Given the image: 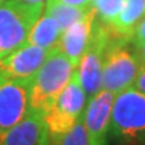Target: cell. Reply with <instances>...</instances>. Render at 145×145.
I'll return each mask as SVG.
<instances>
[{
    "mask_svg": "<svg viewBox=\"0 0 145 145\" xmlns=\"http://www.w3.org/2000/svg\"><path fill=\"white\" fill-rule=\"evenodd\" d=\"M109 138L118 145H145V93L129 88L114 95Z\"/></svg>",
    "mask_w": 145,
    "mask_h": 145,
    "instance_id": "6da1fadb",
    "label": "cell"
},
{
    "mask_svg": "<svg viewBox=\"0 0 145 145\" xmlns=\"http://www.w3.org/2000/svg\"><path fill=\"white\" fill-rule=\"evenodd\" d=\"M74 71L75 66L54 47L30 81V109L44 112L69 83Z\"/></svg>",
    "mask_w": 145,
    "mask_h": 145,
    "instance_id": "7a4b0ae2",
    "label": "cell"
},
{
    "mask_svg": "<svg viewBox=\"0 0 145 145\" xmlns=\"http://www.w3.org/2000/svg\"><path fill=\"white\" fill-rule=\"evenodd\" d=\"M43 11L44 4H28L18 0L0 3V59L26 43L31 27Z\"/></svg>",
    "mask_w": 145,
    "mask_h": 145,
    "instance_id": "3957f363",
    "label": "cell"
},
{
    "mask_svg": "<svg viewBox=\"0 0 145 145\" xmlns=\"http://www.w3.org/2000/svg\"><path fill=\"white\" fill-rule=\"evenodd\" d=\"M126 43V40L113 35L104 58L102 89L113 94L133 88L141 66L135 50L132 51Z\"/></svg>",
    "mask_w": 145,
    "mask_h": 145,
    "instance_id": "277c9868",
    "label": "cell"
},
{
    "mask_svg": "<svg viewBox=\"0 0 145 145\" xmlns=\"http://www.w3.org/2000/svg\"><path fill=\"white\" fill-rule=\"evenodd\" d=\"M86 102L88 97L81 86L77 71H74L65 89L43 112L48 135L57 136L67 132L82 117Z\"/></svg>",
    "mask_w": 145,
    "mask_h": 145,
    "instance_id": "5b68a950",
    "label": "cell"
},
{
    "mask_svg": "<svg viewBox=\"0 0 145 145\" xmlns=\"http://www.w3.org/2000/svg\"><path fill=\"white\" fill-rule=\"evenodd\" d=\"M112 31L108 26L97 19L94 24L93 35L86 51L75 67L81 86L85 90L88 99L102 89V67L108 46L112 40Z\"/></svg>",
    "mask_w": 145,
    "mask_h": 145,
    "instance_id": "8992f818",
    "label": "cell"
},
{
    "mask_svg": "<svg viewBox=\"0 0 145 145\" xmlns=\"http://www.w3.org/2000/svg\"><path fill=\"white\" fill-rule=\"evenodd\" d=\"M30 110V81L0 77V132L14 126Z\"/></svg>",
    "mask_w": 145,
    "mask_h": 145,
    "instance_id": "52a82bcc",
    "label": "cell"
},
{
    "mask_svg": "<svg viewBox=\"0 0 145 145\" xmlns=\"http://www.w3.org/2000/svg\"><path fill=\"white\" fill-rule=\"evenodd\" d=\"M114 95L105 89L90 97L82 113V121L90 145H108Z\"/></svg>",
    "mask_w": 145,
    "mask_h": 145,
    "instance_id": "ba28073f",
    "label": "cell"
},
{
    "mask_svg": "<svg viewBox=\"0 0 145 145\" xmlns=\"http://www.w3.org/2000/svg\"><path fill=\"white\" fill-rule=\"evenodd\" d=\"M51 50L24 43L0 59V74L5 78L31 81Z\"/></svg>",
    "mask_w": 145,
    "mask_h": 145,
    "instance_id": "9c48e42d",
    "label": "cell"
},
{
    "mask_svg": "<svg viewBox=\"0 0 145 145\" xmlns=\"http://www.w3.org/2000/svg\"><path fill=\"white\" fill-rule=\"evenodd\" d=\"M97 20V16L93 8L86 11V14L74 22L71 26H69L59 38L57 48L62 52L65 57L77 67L83 52L86 51L91 35H93L94 24Z\"/></svg>",
    "mask_w": 145,
    "mask_h": 145,
    "instance_id": "30bf717a",
    "label": "cell"
},
{
    "mask_svg": "<svg viewBox=\"0 0 145 145\" xmlns=\"http://www.w3.org/2000/svg\"><path fill=\"white\" fill-rule=\"evenodd\" d=\"M47 135L43 112L30 109L19 122L0 132V145H40Z\"/></svg>",
    "mask_w": 145,
    "mask_h": 145,
    "instance_id": "8fae6325",
    "label": "cell"
},
{
    "mask_svg": "<svg viewBox=\"0 0 145 145\" xmlns=\"http://www.w3.org/2000/svg\"><path fill=\"white\" fill-rule=\"evenodd\" d=\"M145 16V0H125V4L118 14L114 24L110 27L113 35L126 42H132L136 26Z\"/></svg>",
    "mask_w": 145,
    "mask_h": 145,
    "instance_id": "7c38bea8",
    "label": "cell"
},
{
    "mask_svg": "<svg viewBox=\"0 0 145 145\" xmlns=\"http://www.w3.org/2000/svg\"><path fill=\"white\" fill-rule=\"evenodd\" d=\"M61 35H62V30L58 22L43 11V14L38 18V20L31 27L26 43L35 44L46 50H52L54 47H57Z\"/></svg>",
    "mask_w": 145,
    "mask_h": 145,
    "instance_id": "4fadbf2b",
    "label": "cell"
},
{
    "mask_svg": "<svg viewBox=\"0 0 145 145\" xmlns=\"http://www.w3.org/2000/svg\"><path fill=\"white\" fill-rule=\"evenodd\" d=\"M86 11L88 10H81L78 7L66 4L61 0H47L44 4V12L58 22L62 31H65L69 26H71L74 22L81 19L86 14Z\"/></svg>",
    "mask_w": 145,
    "mask_h": 145,
    "instance_id": "5bb4252c",
    "label": "cell"
},
{
    "mask_svg": "<svg viewBox=\"0 0 145 145\" xmlns=\"http://www.w3.org/2000/svg\"><path fill=\"white\" fill-rule=\"evenodd\" d=\"M48 145H90L89 135L83 125L82 117L62 135H48Z\"/></svg>",
    "mask_w": 145,
    "mask_h": 145,
    "instance_id": "9a60e30c",
    "label": "cell"
},
{
    "mask_svg": "<svg viewBox=\"0 0 145 145\" xmlns=\"http://www.w3.org/2000/svg\"><path fill=\"white\" fill-rule=\"evenodd\" d=\"M124 4L125 0H93L91 8L95 12L97 19L110 28L114 24Z\"/></svg>",
    "mask_w": 145,
    "mask_h": 145,
    "instance_id": "2e32d148",
    "label": "cell"
},
{
    "mask_svg": "<svg viewBox=\"0 0 145 145\" xmlns=\"http://www.w3.org/2000/svg\"><path fill=\"white\" fill-rule=\"evenodd\" d=\"M145 40V16L140 20V23L136 26L133 35H132V42H141Z\"/></svg>",
    "mask_w": 145,
    "mask_h": 145,
    "instance_id": "e0dca14e",
    "label": "cell"
},
{
    "mask_svg": "<svg viewBox=\"0 0 145 145\" xmlns=\"http://www.w3.org/2000/svg\"><path fill=\"white\" fill-rule=\"evenodd\" d=\"M133 88L142 91V93H145V65H141L140 66L138 74H137L136 81L133 83Z\"/></svg>",
    "mask_w": 145,
    "mask_h": 145,
    "instance_id": "ac0fdd59",
    "label": "cell"
},
{
    "mask_svg": "<svg viewBox=\"0 0 145 145\" xmlns=\"http://www.w3.org/2000/svg\"><path fill=\"white\" fill-rule=\"evenodd\" d=\"M61 1L72 5V7H78L81 10H89V8H91L93 0H61Z\"/></svg>",
    "mask_w": 145,
    "mask_h": 145,
    "instance_id": "d6986e66",
    "label": "cell"
},
{
    "mask_svg": "<svg viewBox=\"0 0 145 145\" xmlns=\"http://www.w3.org/2000/svg\"><path fill=\"white\" fill-rule=\"evenodd\" d=\"M133 44H135V52L140 59L141 65H145V40L135 42Z\"/></svg>",
    "mask_w": 145,
    "mask_h": 145,
    "instance_id": "ffe728a7",
    "label": "cell"
},
{
    "mask_svg": "<svg viewBox=\"0 0 145 145\" xmlns=\"http://www.w3.org/2000/svg\"><path fill=\"white\" fill-rule=\"evenodd\" d=\"M22 3H28V4H46L47 0H18Z\"/></svg>",
    "mask_w": 145,
    "mask_h": 145,
    "instance_id": "44dd1931",
    "label": "cell"
},
{
    "mask_svg": "<svg viewBox=\"0 0 145 145\" xmlns=\"http://www.w3.org/2000/svg\"><path fill=\"white\" fill-rule=\"evenodd\" d=\"M40 145H48V135L46 136V138H44V140H43V142H42Z\"/></svg>",
    "mask_w": 145,
    "mask_h": 145,
    "instance_id": "7402d4cb",
    "label": "cell"
},
{
    "mask_svg": "<svg viewBox=\"0 0 145 145\" xmlns=\"http://www.w3.org/2000/svg\"><path fill=\"white\" fill-rule=\"evenodd\" d=\"M1 1H3V0H0V3H1Z\"/></svg>",
    "mask_w": 145,
    "mask_h": 145,
    "instance_id": "603a6c76",
    "label": "cell"
},
{
    "mask_svg": "<svg viewBox=\"0 0 145 145\" xmlns=\"http://www.w3.org/2000/svg\"><path fill=\"white\" fill-rule=\"evenodd\" d=\"M0 77H1V74H0Z\"/></svg>",
    "mask_w": 145,
    "mask_h": 145,
    "instance_id": "cb8c5ba5",
    "label": "cell"
}]
</instances>
